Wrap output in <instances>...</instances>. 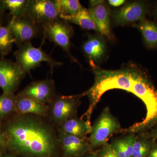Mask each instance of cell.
<instances>
[{"label":"cell","instance_id":"cell-1","mask_svg":"<svg viewBox=\"0 0 157 157\" xmlns=\"http://www.w3.org/2000/svg\"><path fill=\"white\" fill-rule=\"evenodd\" d=\"M7 149L23 157H58L57 128L47 117L15 113L2 122Z\"/></svg>","mask_w":157,"mask_h":157},{"label":"cell","instance_id":"cell-2","mask_svg":"<svg viewBox=\"0 0 157 157\" xmlns=\"http://www.w3.org/2000/svg\"><path fill=\"white\" fill-rule=\"evenodd\" d=\"M135 70H106L101 69L95 70L94 83L88 90L81 95L82 96H87L90 104L89 108L83 116H86V120L90 121L93 109L103 94L107 91L121 89L131 92Z\"/></svg>","mask_w":157,"mask_h":157},{"label":"cell","instance_id":"cell-3","mask_svg":"<svg viewBox=\"0 0 157 157\" xmlns=\"http://www.w3.org/2000/svg\"><path fill=\"white\" fill-rule=\"evenodd\" d=\"M140 98L145 105L146 115L142 121L132 126V132H146L157 127V90L146 76L135 70L131 92Z\"/></svg>","mask_w":157,"mask_h":157},{"label":"cell","instance_id":"cell-4","mask_svg":"<svg viewBox=\"0 0 157 157\" xmlns=\"http://www.w3.org/2000/svg\"><path fill=\"white\" fill-rule=\"evenodd\" d=\"M16 63L26 73L30 75L31 70L40 66L42 62H46L51 71L56 67L61 66L62 63L56 61L45 52L41 47L36 48L31 42L24 43L14 52Z\"/></svg>","mask_w":157,"mask_h":157},{"label":"cell","instance_id":"cell-5","mask_svg":"<svg viewBox=\"0 0 157 157\" xmlns=\"http://www.w3.org/2000/svg\"><path fill=\"white\" fill-rule=\"evenodd\" d=\"M79 96L57 95L48 104L47 118L57 128L68 120L74 117L79 104Z\"/></svg>","mask_w":157,"mask_h":157},{"label":"cell","instance_id":"cell-6","mask_svg":"<svg viewBox=\"0 0 157 157\" xmlns=\"http://www.w3.org/2000/svg\"><path fill=\"white\" fill-rule=\"evenodd\" d=\"M121 128L119 123L106 107L92 127L89 143L93 147L104 145L108 138Z\"/></svg>","mask_w":157,"mask_h":157},{"label":"cell","instance_id":"cell-7","mask_svg":"<svg viewBox=\"0 0 157 157\" xmlns=\"http://www.w3.org/2000/svg\"><path fill=\"white\" fill-rule=\"evenodd\" d=\"M25 75L16 62L0 58V87L3 93L14 94Z\"/></svg>","mask_w":157,"mask_h":157},{"label":"cell","instance_id":"cell-8","mask_svg":"<svg viewBox=\"0 0 157 157\" xmlns=\"http://www.w3.org/2000/svg\"><path fill=\"white\" fill-rule=\"evenodd\" d=\"M17 95L48 105L57 94L54 81L51 79H45L31 82Z\"/></svg>","mask_w":157,"mask_h":157},{"label":"cell","instance_id":"cell-9","mask_svg":"<svg viewBox=\"0 0 157 157\" xmlns=\"http://www.w3.org/2000/svg\"><path fill=\"white\" fill-rule=\"evenodd\" d=\"M27 15L36 24L42 25L59 18L53 1L30 0Z\"/></svg>","mask_w":157,"mask_h":157},{"label":"cell","instance_id":"cell-10","mask_svg":"<svg viewBox=\"0 0 157 157\" xmlns=\"http://www.w3.org/2000/svg\"><path fill=\"white\" fill-rule=\"evenodd\" d=\"M42 26L45 37L70 53L72 29L66 21L59 18Z\"/></svg>","mask_w":157,"mask_h":157},{"label":"cell","instance_id":"cell-11","mask_svg":"<svg viewBox=\"0 0 157 157\" xmlns=\"http://www.w3.org/2000/svg\"><path fill=\"white\" fill-rule=\"evenodd\" d=\"M9 23L18 47L24 43L31 42L38 35L37 25L27 15L18 18L11 17Z\"/></svg>","mask_w":157,"mask_h":157},{"label":"cell","instance_id":"cell-12","mask_svg":"<svg viewBox=\"0 0 157 157\" xmlns=\"http://www.w3.org/2000/svg\"><path fill=\"white\" fill-rule=\"evenodd\" d=\"M58 130L60 152L64 157H80L89 150L90 145L85 139L68 135Z\"/></svg>","mask_w":157,"mask_h":157},{"label":"cell","instance_id":"cell-13","mask_svg":"<svg viewBox=\"0 0 157 157\" xmlns=\"http://www.w3.org/2000/svg\"><path fill=\"white\" fill-rule=\"evenodd\" d=\"M89 10L94 20L98 29L102 35L111 38L109 11L103 1H90Z\"/></svg>","mask_w":157,"mask_h":157},{"label":"cell","instance_id":"cell-14","mask_svg":"<svg viewBox=\"0 0 157 157\" xmlns=\"http://www.w3.org/2000/svg\"><path fill=\"white\" fill-rule=\"evenodd\" d=\"M146 12V7L143 3H132L116 12L114 19L116 22L119 24L134 22L143 19Z\"/></svg>","mask_w":157,"mask_h":157},{"label":"cell","instance_id":"cell-15","mask_svg":"<svg viewBox=\"0 0 157 157\" xmlns=\"http://www.w3.org/2000/svg\"><path fill=\"white\" fill-rule=\"evenodd\" d=\"M48 105L40 103L26 97L16 95L15 109L18 114H34L47 117Z\"/></svg>","mask_w":157,"mask_h":157},{"label":"cell","instance_id":"cell-16","mask_svg":"<svg viewBox=\"0 0 157 157\" xmlns=\"http://www.w3.org/2000/svg\"><path fill=\"white\" fill-rule=\"evenodd\" d=\"M57 128L68 135L85 139L86 135L90 133L92 127L89 121L74 117L63 123Z\"/></svg>","mask_w":157,"mask_h":157},{"label":"cell","instance_id":"cell-17","mask_svg":"<svg viewBox=\"0 0 157 157\" xmlns=\"http://www.w3.org/2000/svg\"><path fill=\"white\" fill-rule=\"evenodd\" d=\"M59 18L65 21H70L87 30L98 31L97 25L89 9L82 6L78 13L72 16L60 15Z\"/></svg>","mask_w":157,"mask_h":157},{"label":"cell","instance_id":"cell-18","mask_svg":"<svg viewBox=\"0 0 157 157\" xmlns=\"http://www.w3.org/2000/svg\"><path fill=\"white\" fill-rule=\"evenodd\" d=\"M85 54L90 61H97L104 55L105 46L104 42L99 38L90 37L82 46Z\"/></svg>","mask_w":157,"mask_h":157},{"label":"cell","instance_id":"cell-19","mask_svg":"<svg viewBox=\"0 0 157 157\" xmlns=\"http://www.w3.org/2000/svg\"><path fill=\"white\" fill-rule=\"evenodd\" d=\"M136 139V136L132 134L115 140L110 145L119 157H132Z\"/></svg>","mask_w":157,"mask_h":157},{"label":"cell","instance_id":"cell-20","mask_svg":"<svg viewBox=\"0 0 157 157\" xmlns=\"http://www.w3.org/2000/svg\"><path fill=\"white\" fill-rule=\"evenodd\" d=\"M14 43L15 39L10 24L0 25V54L2 57H5L11 52Z\"/></svg>","mask_w":157,"mask_h":157},{"label":"cell","instance_id":"cell-21","mask_svg":"<svg viewBox=\"0 0 157 157\" xmlns=\"http://www.w3.org/2000/svg\"><path fill=\"white\" fill-rule=\"evenodd\" d=\"M16 95L4 94L0 95V122H2L16 113L15 101Z\"/></svg>","mask_w":157,"mask_h":157},{"label":"cell","instance_id":"cell-22","mask_svg":"<svg viewBox=\"0 0 157 157\" xmlns=\"http://www.w3.org/2000/svg\"><path fill=\"white\" fill-rule=\"evenodd\" d=\"M53 2L59 16L75 15L82 7L78 0H54Z\"/></svg>","mask_w":157,"mask_h":157},{"label":"cell","instance_id":"cell-23","mask_svg":"<svg viewBox=\"0 0 157 157\" xmlns=\"http://www.w3.org/2000/svg\"><path fill=\"white\" fill-rule=\"evenodd\" d=\"M144 41L150 47L157 46V25L152 21H144L138 25Z\"/></svg>","mask_w":157,"mask_h":157},{"label":"cell","instance_id":"cell-24","mask_svg":"<svg viewBox=\"0 0 157 157\" xmlns=\"http://www.w3.org/2000/svg\"><path fill=\"white\" fill-rule=\"evenodd\" d=\"M30 0H2L6 10L12 17L18 18L27 15Z\"/></svg>","mask_w":157,"mask_h":157},{"label":"cell","instance_id":"cell-25","mask_svg":"<svg viewBox=\"0 0 157 157\" xmlns=\"http://www.w3.org/2000/svg\"><path fill=\"white\" fill-rule=\"evenodd\" d=\"M154 140L142 135L136 137L132 157H147L153 147Z\"/></svg>","mask_w":157,"mask_h":157},{"label":"cell","instance_id":"cell-26","mask_svg":"<svg viewBox=\"0 0 157 157\" xmlns=\"http://www.w3.org/2000/svg\"><path fill=\"white\" fill-rule=\"evenodd\" d=\"M97 156L98 157H119L113 150L110 145L107 143L103 145Z\"/></svg>","mask_w":157,"mask_h":157},{"label":"cell","instance_id":"cell-27","mask_svg":"<svg viewBox=\"0 0 157 157\" xmlns=\"http://www.w3.org/2000/svg\"><path fill=\"white\" fill-rule=\"evenodd\" d=\"M7 149V142L2 128V122H0V155Z\"/></svg>","mask_w":157,"mask_h":157},{"label":"cell","instance_id":"cell-28","mask_svg":"<svg viewBox=\"0 0 157 157\" xmlns=\"http://www.w3.org/2000/svg\"><path fill=\"white\" fill-rule=\"evenodd\" d=\"M143 135L154 140L157 139V127L152 129L151 132L144 133Z\"/></svg>","mask_w":157,"mask_h":157},{"label":"cell","instance_id":"cell-29","mask_svg":"<svg viewBox=\"0 0 157 157\" xmlns=\"http://www.w3.org/2000/svg\"><path fill=\"white\" fill-rule=\"evenodd\" d=\"M6 9L2 0L0 1V25H2L3 22V19H4V14Z\"/></svg>","mask_w":157,"mask_h":157},{"label":"cell","instance_id":"cell-30","mask_svg":"<svg viewBox=\"0 0 157 157\" xmlns=\"http://www.w3.org/2000/svg\"><path fill=\"white\" fill-rule=\"evenodd\" d=\"M125 1L124 0H109L108 1V3L109 5L114 7H118L122 5Z\"/></svg>","mask_w":157,"mask_h":157},{"label":"cell","instance_id":"cell-31","mask_svg":"<svg viewBox=\"0 0 157 157\" xmlns=\"http://www.w3.org/2000/svg\"><path fill=\"white\" fill-rule=\"evenodd\" d=\"M148 157H157V141L156 143L154 145Z\"/></svg>","mask_w":157,"mask_h":157},{"label":"cell","instance_id":"cell-32","mask_svg":"<svg viewBox=\"0 0 157 157\" xmlns=\"http://www.w3.org/2000/svg\"><path fill=\"white\" fill-rule=\"evenodd\" d=\"M0 157H16L14 156V155H7V154H2L0 155Z\"/></svg>","mask_w":157,"mask_h":157},{"label":"cell","instance_id":"cell-33","mask_svg":"<svg viewBox=\"0 0 157 157\" xmlns=\"http://www.w3.org/2000/svg\"><path fill=\"white\" fill-rule=\"evenodd\" d=\"M80 157H98L97 155H83Z\"/></svg>","mask_w":157,"mask_h":157},{"label":"cell","instance_id":"cell-34","mask_svg":"<svg viewBox=\"0 0 157 157\" xmlns=\"http://www.w3.org/2000/svg\"></svg>","mask_w":157,"mask_h":157}]
</instances>
